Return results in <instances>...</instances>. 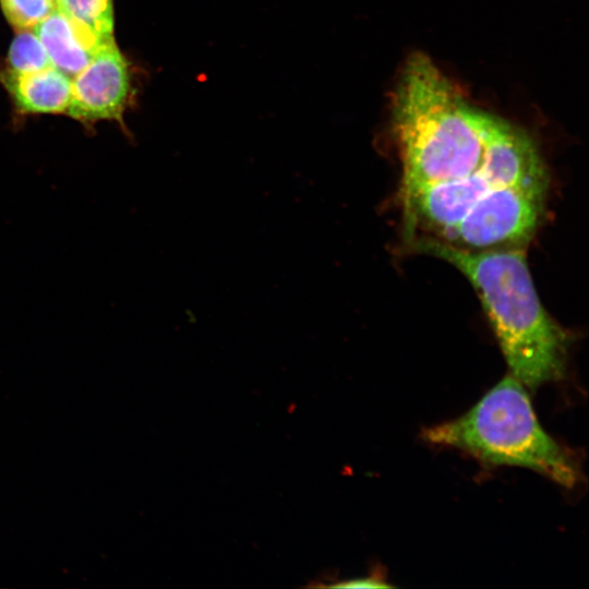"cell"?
<instances>
[{"label":"cell","mask_w":589,"mask_h":589,"mask_svg":"<svg viewBox=\"0 0 589 589\" xmlns=\"http://www.w3.org/2000/svg\"><path fill=\"white\" fill-rule=\"evenodd\" d=\"M0 82L21 113L67 112L71 97V77L55 67L27 73L4 68L0 70Z\"/></svg>","instance_id":"obj_8"},{"label":"cell","mask_w":589,"mask_h":589,"mask_svg":"<svg viewBox=\"0 0 589 589\" xmlns=\"http://www.w3.org/2000/svg\"><path fill=\"white\" fill-rule=\"evenodd\" d=\"M328 587L334 588H387L392 587L389 584L385 582L384 579L377 575H371L368 577L353 578L340 580L338 582L332 584Z\"/></svg>","instance_id":"obj_12"},{"label":"cell","mask_w":589,"mask_h":589,"mask_svg":"<svg viewBox=\"0 0 589 589\" xmlns=\"http://www.w3.org/2000/svg\"><path fill=\"white\" fill-rule=\"evenodd\" d=\"M8 23L17 32L32 29L58 9L57 0H0Z\"/></svg>","instance_id":"obj_11"},{"label":"cell","mask_w":589,"mask_h":589,"mask_svg":"<svg viewBox=\"0 0 589 589\" xmlns=\"http://www.w3.org/2000/svg\"><path fill=\"white\" fill-rule=\"evenodd\" d=\"M8 69L27 73L53 67L40 39L33 29L17 31L7 57Z\"/></svg>","instance_id":"obj_9"},{"label":"cell","mask_w":589,"mask_h":589,"mask_svg":"<svg viewBox=\"0 0 589 589\" xmlns=\"http://www.w3.org/2000/svg\"><path fill=\"white\" fill-rule=\"evenodd\" d=\"M413 248L448 262L469 279L510 375L531 389L563 377L569 338L542 306L524 248L467 250L428 238Z\"/></svg>","instance_id":"obj_2"},{"label":"cell","mask_w":589,"mask_h":589,"mask_svg":"<svg viewBox=\"0 0 589 589\" xmlns=\"http://www.w3.org/2000/svg\"><path fill=\"white\" fill-rule=\"evenodd\" d=\"M424 441L468 453L488 466L531 469L574 489L579 462L538 421L525 386L507 375L462 416L422 431Z\"/></svg>","instance_id":"obj_3"},{"label":"cell","mask_w":589,"mask_h":589,"mask_svg":"<svg viewBox=\"0 0 589 589\" xmlns=\"http://www.w3.org/2000/svg\"><path fill=\"white\" fill-rule=\"evenodd\" d=\"M32 29L52 65L71 79L92 61L101 47L115 39L95 33L59 9Z\"/></svg>","instance_id":"obj_7"},{"label":"cell","mask_w":589,"mask_h":589,"mask_svg":"<svg viewBox=\"0 0 589 589\" xmlns=\"http://www.w3.org/2000/svg\"><path fill=\"white\" fill-rule=\"evenodd\" d=\"M402 196L477 171L514 129L471 105L423 53L408 58L392 105Z\"/></svg>","instance_id":"obj_1"},{"label":"cell","mask_w":589,"mask_h":589,"mask_svg":"<svg viewBox=\"0 0 589 589\" xmlns=\"http://www.w3.org/2000/svg\"><path fill=\"white\" fill-rule=\"evenodd\" d=\"M544 163L530 136L515 127L474 172L423 187L402 196L408 225L424 226L442 236L495 188L544 171Z\"/></svg>","instance_id":"obj_4"},{"label":"cell","mask_w":589,"mask_h":589,"mask_svg":"<svg viewBox=\"0 0 589 589\" xmlns=\"http://www.w3.org/2000/svg\"><path fill=\"white\" fill-rule=\"evenodd\" d=\"M58 9L104 37H113L112 0H57Z\"/></svg>","instance_id":"obj_10"},{"label":"cell","mask_w":589,"mask_h":589,"mask_svg":"<svg viewBox=\"0 0 589 589\" xmlns=\"http://www.w3.org/2000/svg\"><path fill=\"white\" fill-rule=\"evenodd\" d=\"M135 97L133 67L113 39L71 79V97L65 115L85 127L109 120L125 130L124 113L133 106Z\"/></svg>","instance_id":"obj_6"},{"label":"cell","mask_w":589,"mask_h":589,"mask_svg":"<svg viewBox=\"0 0 589 589\" xmlns=\"http://www.w3.org/2000/svg\"><path fill=\"white\" fill-rule=\"evenodd\" d=\"M546 170L493 189L442 235L444 242L467 250L522 248L542 219Z\"/></svg>","instance_id":"obj_5"}]
</instances>
